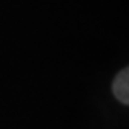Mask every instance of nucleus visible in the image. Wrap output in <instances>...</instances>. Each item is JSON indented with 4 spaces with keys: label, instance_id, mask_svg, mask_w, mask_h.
Returning <instances> with one entry per match:
<instances>
[{
    "label": "nucleus",
    "instance_id": "1",
    "mask_svg": "<svg viewBox=\"0 0 129 129\" xmlns=\"http://www.w3.org/2000/svg\"><path fill=\"white\" fill-rule=\"evenodd\" d=\"M112 92L120 103H123L126 106L129 104V70L127 69L118 72V75L112 82Z\"/></svg>",
    "mask_w": 129,
    "mask_h": 129
}]
</instances>
